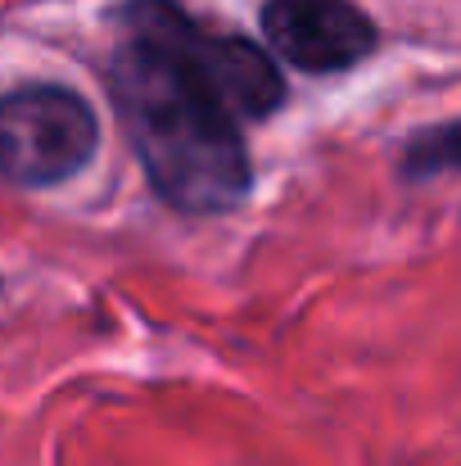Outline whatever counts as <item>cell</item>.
<instances>
[{
    "instance_id": "cell-5",
    "label": "cell",
    "mask_w": 461,
    "mask_h": 466,
    "mask_svg": "<svg viewBox=\"0 0 461 466\" xmlns=\"http://www.w3.org/2000/svg\"><path fill=\"white\" fill-rule=\"evenodd\" d=\"M398 177L407 186H426L435 177H461V118L426 123L407 132L398 146Z\"/></svg>"
},
{
    "instance_id": "cell-3",
    "label": "cell",
    "mask_w": 461,
    "mask_h": 466,
    "mask_svg": "<svg viewBox=\"0 0 461 466\" xmlns=\"http://www.w3.org/2000/svg\"><path fill=\"white\" fill-rule=\"evenodd\" d=\"M100 155V114L64 82L0 91V181L50 190L82 177Z\"/></svg>"
},
{
    "instance_id": "cell-4",
    "label": "cell",
    "mask_w": 461,
    "mask_h": 466,
    "mask_svg": "<svg viewBox=\"0 0 461 466\" xmlns=\"http://www.w3.org/2000/svg\"><path fill=\"white\" fill-rule=\"evenodd\" d=\"M258 27L272 59L307 77H339L380 50V27L357 0H263Z\"/></svg>"
},
{
    "instance_id": "cell-1",
    "label": "cell",
    "mask_w": 461,
    "mask_h": 466,
    "mask_svg": "<svg viewBox=\"0 0 461 466\" xmlns=\"http://www.w3.org/2000/svg\"><path fill=\"white\" fill-rule=\"evenodd\" d=\"M105 91L158 204L185 218H222L254 195L245 127L176 55L118 32L105 59Z\"/></svg>"
},
{
    "instance_id": "cell-2",
    "label": "cell",
    "mask_w": 461,
    "mask_h": 466,
    "mask_svg": "<svg viewBox=\"0 0 461 466\" xmlns=\"http://www.w3.org/2000/svg\"><path fill=\"white\" fill-rule=\"evenodd\" d=\"M114 32L145 36L154 46H163L167 55H176L185 68H195L222 96V105L231 109V118L240 127L276 118L290 96L272 50H263L258 41H249L240 32L204 27L176 0H123L114 9Z\"/></svg>"
}]
</instances>
